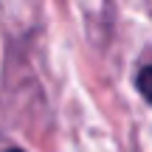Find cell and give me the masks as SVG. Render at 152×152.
Here are the masks:
<instances>
[{
	"instance_id": "cell-2",
	"label": "cell",
	"mask_w": 152,
	"mask_h": 152,
	"mask_svg": "<svg viewBox=\"0 0 152 152\" xmlns=\"http://www.w3.org/2000/svg\"><path fill=\"white\" fill-rule=\"evenodd\" d=\"M9 152H23V149H9Z\"/></svg>"
},
{
	"instance_id": "cell-1",
	"label": "cell",
	"mask_w": 152,
	"mask_h": 152,
	"mask_svg": "<svg viewBox=\"0 0 152 152\" xmlns=\"http://www.w3.org/2000/svg\"><path fill=\"white\" fill-rule=\"evenodd\" d=\"M147 79H149V68L144 65V68H141V73H138V90H141V96H144V99H149V87H147Z\"/></svg>"
}]
</instances>
